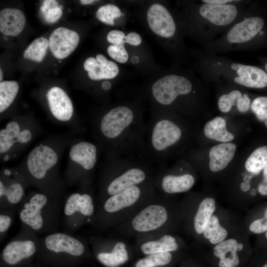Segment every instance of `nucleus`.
Segmentation results:
<instances>
[{
	"label": "nucleus",
	"instance_id": "obj_1",
	"mask_svg": "<svg viewBox=\"0 0 267 267\" xmlns=\"http://www.w3.org/2000/svg\"><path fill=\"white\" fill-rule=\"evenodd\" d=\"M96 125L99 138L110 159L128 156L144 158L146 123L137 108L126 104L115 106Z\"/></svg>",
	"mask_w": 267,
	"mask_h": 267
},
{
	"label": "nucleus",
	"instance_id": "obj_2",
	"mask_svg": "<svg viewBox=\"0 0 267 267\" xmlns=\"http://www.w3.org/2000/svg\"><path fill=\"white\" fill-rule=\"evenodd\" d=\"M181 217L167 196L159 192L122 222L109 230V236L128 240L138 235L172 233Z\"/></svg>",
	"mask_w": 267,
	"mask_h": 267
},
{
	"label": "nucleus",
	"instance_id": "obj_3",
	"mask_svg": "<svg viewBox=\"0 0 267 267\" xmlns=\"http://www.w3.org/2000/svg\"><path fill=\"white\" fill-rule=\"evenodd\" d=\"M267 46V21L260 10L251 2L244 15L211 44L204 52L219 54L247 51Z\"/></svg>",
	"mask_w": 267,
	"mask_h": 267
},
{
	"label": "nucleus",
	"instance_id": "obj_4",
	"mask_svg": "<svg viewBox=\"0 0 267 267\" xmlns=\"http://www.w3.org/2000/svg\"><path fill=\"white\" fill-rule=\"evenodd\" d=\"M157 192L150 181L108 197L96 206L90 226L98 233L107 232L147 203Z\"/></svg>",
	"mask_w": 267,
	"mask_h": 267
},
{
	"label": "nucleus",
	"instance_id": "obj_5",
	"mask_svg": "<svg viewBox=\"0 0 267 267\" xmlns=\"http://www.w3.org/2000/svg\"><path fill=\"white\" fill-rule=\"evenodd\" d=\"M155 169L152 163L139 156L111 159L101 177L96 206L108 197L127 188L152 181Z\"/></svg>",
	"mask_w": 267,
	"mask_h": 267
},
{
	"label": "nucleus",
	"instance_id": "obj_6",
	"mask_svg": "<svg viewBox=\"0 0 267 267\" xmlns=\"http://www.w3.org/2000/svg\"><path fill=\"white\" fill-rule=\"evenodd\" d=\"M199 68L204 79L249 88L267 87V73L262 68L204 51L199 53Z\"/></svg>",
	"mask_w": 267,
	"mask_h": 267
},
{
	"label": "nucleus",
	"instance_id": "obj_7",
	"mask_svg": "<svg viewBox=\"0 0 267 267\" xmlns=\"http://www.w3.org/2000/svg\"><path fill=\"white\" fill-rule=\"evenodd\" d=\"M250 3L240 0L227 5L201 2L195 6L192 14L194 33L204 46L211 44L244 15Z\"/></svg>",
	"mask_w": 267,
	"mask_h": 267
},
{
	"label": "nucleus",
	"instance_id": "obj_8",
	"mask_svg": "<svg viewBox=\"0 0 267 267\" xmlns=\"http://www.w3.org/2000/svg\"><path fill=\"white\" fill-rule=\"evenodd\" d=\"M183 134L182 127L167 112L156 111L146 123L144 158L155 167L165 165Z\"/></svg>",
	"mask_w": 267,
	"mask_h": 267
},
{
	"label": "nucleus",
	"instance_id": "obj_9",
	"mask_svg": "<svg viewBox=\"0 0 267 267\" xmlns=\"http://www.w3.org/2000/svg\"><path fill=\"white\" fill-rule=\"evenodd\" d=\"M63 202L41 192L25 198L17 210L21 224L37 234H47L58 231L61 226Z\"/></svg>",
	"mask_w": 267,
	"mask_h": 267
},
{
	"label": "nucleus",
	"instance_id": "obj_10",
	"mask_svg": "<svg viewBox=\"0 0 267 267\" xmlns=\"http://www.w3.org/2000/svg\"><path fill=\"white\" fill-rule=\"evenodd\" d=\"M96 211V198L91 191L73 193L63 202L61 225L64 231L74 234L91 225Z\"/></svg>",
	"mask_w": 267,
	"mask_h": 267
},
{
	"label": "nucleus",
	"instance_id": "obj_11",
	"mask_svg": "<svg viewBox=\"0 0 267 267\" xmlns=\"http://www.w3.org/2000/svg\"><path fill=\"white\" fill-rule=\"evenodd\" d=\"M86 238L65 231H56L41 237L38 254L46 259H79L89 254Z\"/></svg>",
	"mask_w": 267,
	"mask_h": 267
},
{
	"label": "nucleus",
	"instance_id": "obj_12",
	"mask_svg": "<svg viewBox=\"0 0 267 267\" xmlns=\"http://www.w3.org/2000/svg\"><path fill=\"white\" fill-rule=\"evenodd\" d=\"M41 237L29 227L21 224V227L1 252L2 262L11 267L18 266L38 254Z\"/></svg>",
	"mask_w": 267,
	"mask_h": 267
},
{
	"label": "nucleus",
	"instance_id": "obj_13",
	"mask_svg": "<svg viewBox=\"0 0 267 267\" xmlns=\"http://www.w3.org/2000/svg\"><path fill=\"white\" fill-rule=\"evenodd\" d=\"M193 82L185 76L169 74L155 81L151 86L152 99L161 107L173 106L179 98L196 94Z\"/></svg>",
	"mask_w": 267,
	"mask_h": 267
},
{
	"label": "nucleus",
	"instance_id": "obj_14",
	"mask_svg": "<svg viewBox=\"0 0 267 267\" xmlns=\"http://www.w3.org/2000/svg\"><path fill=\"white\" fill-rule=\"evenodd\" d=\"M88 239L96 259L106 267H119L129 259L130 245L127 239L99 235H92Z\"/></svg>",
	"mask_w": 267,
	"mask_h": 267
},
{
	"label": "nucleus",
	"instance_id": "obj_15",
	"mask_svg": "<svg viewBox=\"0 0 267 267\" xmlns=\"http://www.w3.org/2000/svg\"><path fill=\"white\" fill-rule=\"evenodd\" d=\"M57 160L58 156L55 151L44 145L35 147L29 154L27 160V171L32 182L41 189V192L49 196H51V193L47 179L49 178L48 177L49 172L55 165Z\"/></svg>",
	"mask_w": 267,
	"mask_h": 267
},
{
	"label": "nucleus",
	"instance_id": "obj_16",
	"mask_svg": "<svg viewBox=\"0 0 267 267\" xmlns=\"http://www.w3.org/2000/svg\"><path fill=\"white\" fill-rule=\"evenodd\" d=\"M194 176L189 173L176 174L165 165L156 167L152 183L156 190L164 195L185 192L193 186Z\"/></svg>",
	"mask_w": 267,
	"mask_h": 267
},
{
	"label": "nucleus",
	"instance_id": "obj_17",
	"mask_svg": "<svg viewBox=\"0 0 267 267\" xmlns=\"http://www.w3.org/2000/svg\"><path fill=\"white\" fill-rule=\"evenodd\" d=\"M134 239L133 245L145 255L176 252L180 246L178 239L172 233L138 235Z\"/></svg>",
	"mask_w": 267,
	"mask_h": 267
},
{
	"label": "nucleus",
	"instance_id": "obj_18",
	"mask_svg": "<svg viewBox=\"0 0 267 267\" xmlns=\"http://www.w3.org/2000/svg\"><path fill=\"white\" fill-rule=\"evenodd\" d=\"M79 41L80 37L76 32L60 27L50 34L48 40L49 47L55 58L63 59L75 50Z\"/></svg>",
	"mask_w": 267,
	"mask_h": 267
},
{
	"label": "nucleus",
	"instance_id": "obj_19",
	"mask_svg": "<svg viewBox=\"0 0 267 267\" xmlns=\"http://www.w3.org/2000/svg\"><path fill=\"white\" fill-rule=\"evenodd\" d=\"M147 20L151 30L165 38L173 37L177 31L176 22L168 10L163 5L154 3L149 8Z\"/></svg>",
	"mask_w": 267,
	"mask_h": 267
},
{
	"label": "nucleus",
	"instance_id": "obj_20",
	"mask_svg": "<svg viewBox=\"0 0 267 267\" xmlns=\"http://www.w3.org/2000/svg\"><path fill=\"white\" fill-rule=\"evenodd\" d=\"M49 108L52 115L60 121H67L71 119L73 114L72 102L61 88L53 87L46 94Z\"/></svg>",
	"mask_w": 267,
	"mask_h": 267
},
{
	"label": "nucleus",
	"instance_id": "obj_21",
	"mask_svg": "<svg viewBox=\"0 0 267 267\" xmlns=\"http://www.w3.org/2000/svg\"><path fill=\"white\" fill-rule=\"evenodd\" d=\"M85 70L88 72V75L92 80L112 79L116 77L119 72L117 64L108 60L104 55L98 54L96 58H88L84 63Z\"/></svg>",
	"mask_w": 267,
	"mask_h": 267
},
{
	"label": "nucleus",
	"instance_id": "obj_22",
	"mask_svg": "<svg viewBox=\"0 0 267 267\" xmlns=\"http://www.w3.org/2000/svg\"><path fill=\"white\" fill-rule=\"evenodd\" d=\"M19 179L8 183L0 181V210L16 209L25 198L24 183Z\"/></svg>",
	"mask_w": 267,
	"mask_h": 267
},
{
	"label": "nucleus",
	"instance_id": "obj_23",
	"mask_svg": "<svg viewBox=\"0 0 267 267\" xmlns=\"http://www.w3.org/2000/svg\"><path fill=\"white\" fill-rule=\"evenodd\" d=\"M70 157L78 163L87 172L94 168L97 158V148L93 143L81 141L72 146L70 152Z\"/></svg>",
	"mask_w": 267,
	"mask_h": 267
},
{
	"label": "nucleus",
	"instance_id": "obj_24",
	"mask_svg": "<svg viewBox=\"0 0 267 267\" xmlns=\"http://www.w3.org/2000/svg\"><path fill=\"white\" fill-rule=\"evenodd\" d=\"M25 24V16L20 10L6 8L0 10V31L2 34L16 36L22 32Z\"/></svg>",
	"mask_w": 267,
	"mask_h": 267
},
{
	"label": "nucleus",
	"instance_id": "obj_25",
	"mask_svg": "<svg viewBox=\"0 0 267 267\" xmlns=\"http://www.w3.org/2000/svg\"><path fill=\"white\" fill-rule=\"evenodd\" d=\"M243 244L236 239L230 238L216 245L213 248L214 256L219 259V267H236L239 264L237 251L242 250Z\"/></svg>",
	"mask_w": 267,
	"mask_h": 267
},
{
	"label": "nucleus",
	"instance_id": "obj_26",
	"mask_svg": "<svg viewBox=\"0 0 267 267\" xmlns=\"http://www.w3.org/2000/svg\"><path fill=\"white\" fill-rule=\"evenodd\" d=\"M236 145L225 142L214 146L209 152V168L211 171L217 172L224 169L233 159Z\"/></svg>",
	"mask_w": 267,
	"mask_h": 267
},
{
	"label": "nucleus",
	"instance_id": "obj_27",
	"mask_svg": "<svg viewBox=\"0 0 267 267\" xmlns=\"http://www.w3.org/2000/svg\"><path fill=\"white\" fill-rule=\"evenodd\" d=\"M220 110L228 113L233 106L241 113L247 112L251 106V99L246 93H242L237 89H232L226 93L222 94L218 101Z\"/></svg>",
	"mask_w": 267,
	"mask_h": 267
},
{
	"label": "nucleus",
	"instance_id": "obj_28",
	"mask_svg": "<svg viewBox=\"0 0 267 267\" xmlns=\"http://www.w3.org/2000/svg\"><path fill=\"white\" fill-rule=\"evenodd\" d=\"M216 208V201L212 197H207L200 202L192 220L193 229L196 234L203 233Z\"/></svg>",
	"mask_w": 267,
	"mask_h": 267
},
{
	"label": "nucleus",
	"instance_id": "obj_29",
	"mask_svg": "<svg viewBox=\"0 0 267 267\" xmlns=\"http://www.w3.org/2000/svg\"><path fill=\"white\" fill-rule=\"evenodd\" d=\"M204 132L208 138L223 143L234 138L233 134L227 131L225 120L221 117H216L208 121L204 128Z\"/></svg>",
	"mask_w": 267,
	"mask_h": 267
},
{
	"label": "nucleus",
	"instance_id": "obj_30",
	"mask_svg": "<svg viewBox=\"0 0 267 267\" xmlns=\"http://www.w3.org/2000/svg\"><path fill=\"white\" fill-rule=\"evenodd\" d=\"M202 234L211 244L217 245L225 239L227 235V231L221 225L218 217L213 215L210 218Z\"/></svg>",
	"mask_w": 267,
	"mask_h": 267
},
{
	"label": "nucleus",
	"instance_id": "obj_31",
	"mask_svg": "<svg viewBox=\"0 0 267 267\" xmlns=\"http://www.w3.org/2000/svg\"><path fill=\"white\" fill-rule=\"evenodd\" d=\"M20 129L19 124L15 121L8 123L5 129L0 131V152H7L14 144L18 142Z\"/></svg>",
	"mask_w": 267,
	"mask_h": 267
},
{
	"label": "nucleus",
	"instance_id": "obj_32",
	"mask_svg": "<svg viewBox=\"0 0 267 267\" xmlns=\"http://www.w3.org/2000/svg\"><path fill=\"white\" fill-rule=\"evenodd\" d=\"M48 46L49 42L46 38L44 37L37 38L25 49L23 57L36 62H41L44 58Z\"/></svg>",
	"mask_w": 267,
	"mask_h": 267
},
{
	"label": "nucleus",
	"instance_id": "obj_33",
	"mask_svg": "<svg viewBox=\"0 0 267 267\" xmlns=\"http://www.w3.org/2000/svg\"><path fill=\"white\" fill-rule=\"evenodd\" d=\"M19 86L14 81H5L0 83V112L11 104L18 91Z\"/></svg>",
	"mask_w": 267,
	"mask_h": 267
},
{
	"label": "nucleus",
	"instance_id": "obj_34",
	"mask_svg": "<svg viewBox=\"0 0 267 267\" xmlns=\"http://www.w3.org/2000/svg\"><path fill=\"white\" fill-rule=\"evenodd\" d=\"M267 163V146L256 149L247 159L245 166L249 172L259 174Z\"/></svg>",
	"mask_w": 267,
	"mask_h": 267
},
{
	"label": "nucleus",
	"instance_id": "obj_35",
	"mask_svg": "<svg viewBox=\"0 0 267 267\" xmlns=\"http://www.w3.org/2000/svg\"><path fill=\"white\" fill-rule=\"evenodd\" d=\"M172 259V252L150 254L137 261L135 267H162L169 264Z\"/></svg>",
	"mask_w": 267,
	"mask_h": 267
},
{
	"label": "nucleus",
	"instance_id": "obj_36",
	"mask_svg": "<svg viewBox=\"0 0 267 267\" xmlns=\"http://www.w3.org/2000/svg\"><path fill=\"white\" fill-rule=\"evenodd\" d=\"M121 15L119 7L112 4L101 6L96 12V17L99 21L110 25H114V19L120 17Z\"/></svg>",
	"mask_w": 267,
	"mask_h": 267
},
{
	"label": "nucleus",
	"instance_id": "obj_37",
	"mask_svg": "<svg viewBox=\"0 0 267 267\" xmlns=\"http://www.w3.org/2000/svg\"><path fill=\"white\" fill-rule=\"evenodd\" d=\"M16 209L0 210V241L5 238L14 220Z\"/></svg>",
	"mask_w": 267,
	"mask_h": 267
},
{
	"label": "nucleus",
	"instance_id": "obj_38",
	"mask_svg": "<svg viewBox=\"0 0 267 267\" xmlns=\"http://www.w3.org/2000/svg\"><path fill=\"white\" fill-rule=\"evenodd\" d=\"M107 52L111 58L119 63H125L128 59V53L124 46L110 45L107 48Z\"/></svg>",
	"mask_w": 267,
	"mask_h": 267
},
{
	"label": "nucleus",
	"instance_id": "obj_39",
	"mask_svg": "<svg viewBox=\"0 0 267 267\" xmlns=\"http://www.w3.org/2000/svg\"><path fill=\"white\" fill-rule=\"evenodd\" d=\"M251 232L260 234L267 231V208L266 209L264 218L255 220L250 224Z\"/></svg>",
	"mask_w": 267,
	"mask_h": 267
},
{
	"label": "nucleus",
	"instance_id": "obj_40",
	"mask_svg": "<svg viewBox=\"0 0 267 267\" xmlns=\"http://www.w3.org/2000/svg\"><path fill=\"white\" fill-rule=\"evenodd\" d=\"M125 35L121 31L114 30L110 31L107 35V41L115 45L124 46Z\"/></svg>",
	"mask_w": 267,
	"mask_h": 267
},
{
	"label": "nucleus",
	"instance_id": "obj_41",
	"mask_svg": "<svg viewBox=\"0 0 267 267\" xmlns=\"http://www.w3.org/2000/svg\"><path fill=\"white\" fill-rule=\"evenodd\" d=\"M62 5H58L49 9L43 13L46 21L49 23H53L58 21L62 15Z\"/></svg>",
	"mask_w": 267,
	"mask_h": 267
},
{
	"label": "nucleus",
	"instance_id": "obj_42",
	"mask_svg": "<svg viewBox=\"0 0 267 267\" xmlns=\"http://www.w3.org/2000/svg\"><path fill=\"white\" fill-rule=\"evenodd\" d=\"M251 109L255 111L267 108V96H259L255 98L251 104Z\"/></svg>",
	"mask_w": 267,
	"mask_h": 267
},
{
	"label": "nucleus",
	"instance_id": "obj_43",
	"mask_svg": "<svg viewBox=\"0 0 267 267\" xmlns=\"http://www.w3.org/2000/svg\"><path fill=\"white\" fill-rule=\"evenodd\" d=\"M125 43H127L132 45H138L141 43V38L137 33L131 32L126 36Z\"/></svg>",
	"mask_w": 267,
	"mask_h": 267
},
{
	"label": "nucleus",
	"instance_id": "obj_44",
	"mask_svg": "<svg viewBox=\"0 0 267 267\" xmlns=\"http://www.w3.org/2000/svg\"><path fill=\"white\" fill-rule=\"evenodd\" d=\"M58 6V3L56 0H44L41 6V10L44 13L45 11L50 8L57 7Z\"/></svg>",
	"mask_w": 267,
	"mask_h": 267
},
{
	"label": "nucleus",
	"instance_id": "obj_45",
	"mask_svg": "<svg viewBox=\"0 0 267 267\" xmlns=\"http://www.w3.org/2000/svg\"><path fill=\"white\" fill-rule=\"evenodd\" d=\"M239 0H202L201 2L207 3L218 4V5H227L236 3Z\"/></svg>",
	"mask_w": 267,
	"mask_h": 267
},
{
	"label": "nucleus",
	"instance_id": "obj_46",
	"mask_svg": "<svg viewBox=\"0 0 267 267\" xmlns=\"http://www.w3.org/2000/svg\"><path fill=\"white\" fill-rule=\"evenodd\" d=\"M258 190L262 195H267V181L264 179L259 185Z\"/></svg>",
	"mask_w": 267,
	"mask_h": 267
},
{
	"label": "nucleus",
	"instance_id": "obj_47",
	"mask_svg": "<svg viewBox=\"0 0 267 267\" xmlns=\"http://www.w3.org/2000/svg\"><path fill=\"white\" fill-rule=\"evenodd\" d=\"M240 188L243 191H247L250 189V185L248 181H245L241 183Z\"/></svg>",
	"mask_w": 267,
	"mask_h": 267
},
{
	"label": "nucleus",
	"instance_id": "obj_48",
	"mask_svg": "<svg viewBox=\"0 0 267 267\" xmlns=\"http://www.w3.org/2000/svg\"><path fill=\"white\" fill-rule=\"evenodd\" d=\"M111 87V83L109 81H104L101 84L102 89L105 90L110 89Z\"/></svg>",
	"mask_w": 267,
	"mask_h": 267
},
{
	"label": "nucleus",
	"instance_id": "obj_49",
	"mask_svg": "<svg viewBox=\"0 0 267 267\" xmlns=\"http://www.w3.org/2000/svg\"><path fill=\"white\" fill-rule=\"evenodd\" d=\"M95 1H96V0H81L80 1V2L82 5H85V4H91Z\"/></svg>",
	"mask_w": 267,
	"mask_h": 267
},
{
	"label": "nucleus",
	"instance_id": "obj_50",
	"mask_svg": "<svg viewBox=\"0 0 267 267\" xmlns=\"http://www.w3.org/2000/svg\"><path fill=\"white\" fill-rule=\"evenodd\" d=\"M261 62H262V64L263 65V69L267 73V58L262 59Z\"/></svg>",
	"mask_w": 267,
	"mask_h": 267
},
{
	"label": "nucleus",
	"instance_id": "obj_51",
	"mask_svg": "<svg viewBox=\"0 0 267 267\" xmlns=\"http://www.w3.org/2000/svg\"><path fill=\"white\" fill-rule=\"evenodd\" d=\"M264 179L267 181V163L263 169Z\"/></svg>",
	"mask_w": 267,
	"mask_h": 267
},
{
	"label": "nucleus",
	"instance_id": "obj_52",
	"mask_svg": "<svg viewBox=\"0 0 267 267\" xmlns=\"http://www.w3.org/2000/svg\"><path fill=\"white\" fill-rule=\"evenodd\" d=\"M139 58L136 56H133L131 58V61L134 64H136L139 62Z\"/></svg>",
	"mask_w": 267,
	"mask_h": 267
},
{
	"label": "nucleus",
	"instance_id": "obj_53",
	"mask_svg": "<svg viewBox=\"0 0 267 267\" xmlns=\"http://www.w3.org/2000/svg\"><path fill=\"white\" fill-rule=\"evenodd\" d=\"M0 82H1L2 81V78H3V73H2V70L0 68Z\"/></svg>",
	"mask_w": 267,
	"mask_h": 267
},
{
	"label": "nucleus",
	"instance_id": "obj_54",
	"mask_svg": "<svg viewBox=\"0 0 267 267\" xmlns=\"http://www.w3.org/2000/svg\"><path fill=\"white\" fill-rule=\"evenodd\" d=\"M8 158H9L8 155H6V156H5L4 159L5 161H7L8 159Z\"/></svg>",
	"mask_w": 267,
	"mask_h": 267
},
{
	"label": "nucleus",
	"instance_id": "obj_55",
	"mask_svg": "<svg viewBox=\"0 0 267 267\" xmlns=\"http://www.w3.org/2000/svg\"><path fill=\"white\" fill-rule=\"evenodd\" d=\"M265 124L266 127L267 128V120L265 121Z\"/></svg>",
	"mask_w": 267,
	"mask_h": 267
},
{
	"label": "nucleus",
	"instance_id": "obj_56",
	"mask_svg": "<svg viewBox=\"0 0 267 267\" xmlns=\"http://www.w3.org/2000/svg\"><path fill=\"white\" fill-rule=\"evenodd\" d=\"M263 267H267V263L264 265Z\"/></svg>",
	"mask_w": 267,
	"mask_h": 267
},
{
	"label": "nucleus",
	"instance_id": "obj_57",
	"mask_svg": "<svg viewBox=\"0 0 267 267\" xmlns=\"http://www.w3.org/2000/svg\"><path fill=\"white\" fill-rule=\"evenodd\" d=\"M266 238H267V231L266 232Z\"/></svg>",
	"mask_w": 267,
	"mask_h": 267
}]
</instances>
